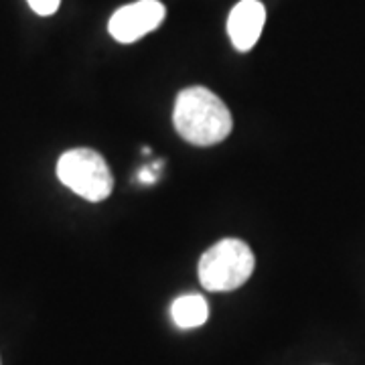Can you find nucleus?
<instances>
[{"label": "nucleus", "instance_id": "1", "mask_svg": "<svg viewBox=\"0 0 365 365\" xmlns=\"http://www.w3.org/2000/svg\"><path fill=\"white\" fill-rule=\"evenodd\" d=\"M175 128L187 143L211 146L223 143L234 128L230 108L207 88H187L177 96L173 110Z\"/></svg>", "mask_w": 365, "mask_h": 365}, {"label": "nucleus", "instance_id": "2", "mask_svg": "<svg viewBox=\"0 0 365 365\" xmlns=\"http://www.w3.org/2000/svg\"><path fill=\"white\" fill-rule=\"evenodd\" d=\"M254 254L246 242L225 237L201 256L199 282L211 292H227L248 282L254 272Z\"/></svg>", "mask_w": 365, "mask_h": 365}, {"label": "nucleus", "instance_id": "3", "mask_svg": "<svg viewBox=\"0 0 365 365\" xmlns=\"http://www.w3.org/2000/svg\"><path fill=\"white\" fill-rule=\"evenodd\" d=\"M59 181L91 203L104 201L114 189V177L104 157L91 148H73L57 160Z\"/></svg>", "mask_w": 365, "mask_h": 365}, {"label": "nucleus", "instance_id": "4", "mask_svg": "<svg viewBox=\"0 0 365 365\" xmlns=\"http://www.w3.org/2000/svg\"><path fill=\"white\" fill-rule=\"evenodd\" d=\"M165 6L158 0H138L112 14L108 31L118 43H134L165 21Z\"/></svg>", "mask_w": 365, "mask_h": 365}, {"label": "nucleus", "instance_id": "5", "mask_svg": "<svg viewBox=\"0 0 365 365\" xmlns=\"http://www.w3.org/2000/svg\"><path fill=\"white\" fill-rule=\"evenodd\" d=\"M266 23V9L260 0H242L237 2L230 19H227V33L237 51H250L262 35Z\"/></svg>", "mask_w": 365, "mask_h": 365}, {"label": "nucleus", "instance_id": "6", "mask_svg": "<svg viewBox=\"0 0 365 365\" xmlns=\"http://www.w3.org/2000/svg\"><path fill=\"white\" fill-rule=\"evenodd\" d=\"M170 317L179 329H197L201 327L209 317L207 300L201 294H182L175 299L170 307Z\"/></svg>", "mask_w": 365, "mask_h": 365}, {"label": "nucleus", "instance_id": "7", "mask_svg": "<svg viewBox=\"0 0 365 365\" xmlns=\"http://www.w3.org/2000/svg\"><path fill=\"white\" fill-rule=\"evenodd\" d=\"M29 2V6L41 16H49L53 14L57 9H59V4H61V0H26Z\"/></svg>", "mask_w": 365, "mask_h": 365}]
</instances>
